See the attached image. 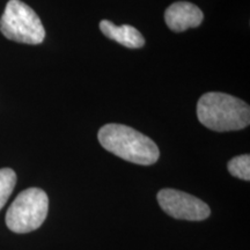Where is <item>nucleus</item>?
<instances>
[{
	"mask_svg": "<svg viewBox=\"0 0 250 250\" xmlns=\"http://www.w3.org/2000/svg\"><path fill=\"white\" fill-rule=\"evenodd\" d=\"M98 138L103 148L132 164L149 166L160 156L159 147L151 138L126 125H103Z\"/></svg>",
	"mask_w": 250,
	"mask_h": 250,
	"instance_id": "obj_2",
	"label": "nucleus"
},
{
	"mask_svg": "<svg viewBox=\"0 0 250 250\" xmlns=\"http://www.w3.org/2000/svg\"><path fill=\"white\" fill-rule=\"evenodd\" d=\"M0 31L6 39L24 44H41L45 30L39 15L21 0H9L0 19Z\"/></svg>",
	"mask_w": 250,
	"mask_h": 250,
	"instance_id": "obj_3",
	"label": "nucleus"
},
{
	"mask_svg": "<svg viewBox=\"0 0 250 250\" xmlns=\"http://www.w3.org/2000/svg\"><path fill=\"white\" fill-rule=\"evenodd\" d=\"M100 29L103 35L112 41H116L120 44L130 49L142 48L145 44V39L138 29L129 24L116 26L109 20H102L100 22Z\"/></svg>",
	"mask_w": 250,
	"mask_h": 250,
	"instance_id": "obj_7",
	"label": "nucleus"
},
{
	"mask_svg": "<svg viewBox=\"0 0 250 250\" xmlns=\"http://www.w3.org/2000/svg\"><path fill=\"white\" fill-rule=\"evenodd\" d=\"M158 202L166 213L175 219L201 221L210 217L208 205L190 193L175 189H162L158 193Z\"/></svg>",
	"mask_w": 250,
	"mask_h": 250,
	"instance_id": "obj_5",
	"label": "nucleus"
},
{
	"mask_svg": "<svg viewBox=\"0 0 250 250\" xmlns=\"http://www.w3.org/2000/svg\"><path fill=\"white\" fill-rule=\"evenodd\" d=\"M197 117L217 132L242 130L250 123V108L245 101L226 93H206L197 103Z\"/></svg>",
	"mask_w": 250,
	"mask_h": 250,
	"instance_id": "obj_1",
	"label": "nucleus"
},
{
	"mask_svg": "<svg viewBox=\"0 0 250 250\" xmlns=\"http://www.w3.org/2000/svg\"><path fill=\"white\" fill-rule=\"evenodd\" d=\"M17 183V174L11 168L0 169V210L4 208Z\"/></svg>",
	"mask_w": 250,
	"mask_h": 250,
	"instance_id": "obj_8",
	"label": "nucleus"
},
{
	"mask_svg": "<svg viewBox=\"0 0 250 250\" xmlns=\"http://www.w3.org/2000/svg\"><path fill=\"white\" fill-rule=\"evenodd\" d=\"M204 14L202 9L188 1L171 4L165 12V21L168 28L175 33H182L189 28L201 26Z\"/></svg>",
	"mask_w": 250,
	"mask_h": 250,
	"instance_id": "obj_6",
	"label": "nucleus"
},
{
	"mask_svg": "<svg viewBox=\"0 0 250 250\" xmlns=\"http://www.w3.org/2000/svg\"><path fill=\"white\" fill-rule=\"evenodd\" d=\"M49 211L48 195L39 188L20 192L6 213V225L14 233H29L44 223Z\"/></svg>",
	"mask_w": 250,
	"mask_h": 250,
	"instance_id": "obj_4",
	"label": "nucleus"
},
{
	"mask_svg": "<svg viewBox=\"0 0 250 250\" xmlns=\"http://www.w3.org/2000/svg\"><path fill=\"white\" fill-rule=\"evenodd\" d=\"M228 170L234 177L249 181L250 180V156L249 154H243L233 158L228 162Z\"/></svg>",
	"mask_w": 250,
	"mask_h": 250,
	"instance_id": "obj_9",
	"label": "nucleus"
}]
</instances>
